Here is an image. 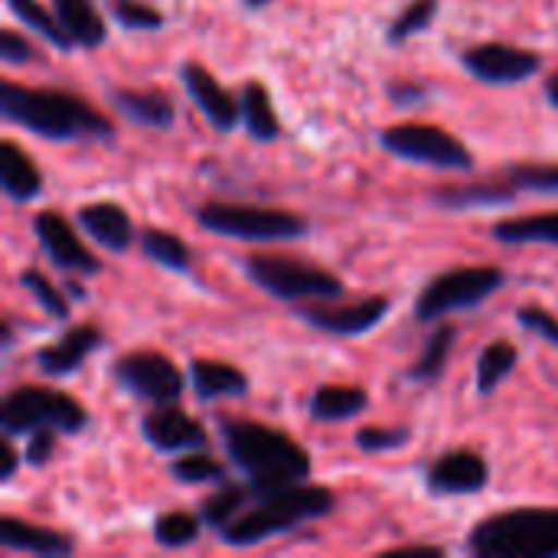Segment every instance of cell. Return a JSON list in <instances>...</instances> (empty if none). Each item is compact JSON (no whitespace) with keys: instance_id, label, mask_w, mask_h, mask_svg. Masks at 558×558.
<instances>
[{"instance_id":"1","label":"cell","mask_w":558,"mask_h":558,"mask_svg":"<svg viewBox=\"0 0 558 558\" xmlns=\"http://www.w3.org/2000/svg\"><path fill=\"white\" fill-rule=\"evenodd\" d=\"M0 114L46 141H111L114 124L85 98L62 88L0 82Z\"/></svg>"},{"instance_id":"2","label":"cell","mask_w":558,"mask_h":558,"mask_svg":"<svg viewBox=\"0 0 558 558\" xmlns=\"http://www.w3.org/2000/svg\"><path fill=\"white\" fill-rule=\"evenodd\" d=\"M222 445L235 471L255 487V494H275L311 477V454L288 432L262 422H222Z\"/></svg>"},{"instance_id":"3","label":"cell","mask_w":558,"mask_h":558,"mask_svg":"<svg viewBox=\"0 0 558 558\" xmlns=\"http://www.w3.org/2000/svg\"><path fill=\"white\" fill-rule=\"evenodd\" d=\"M337 507L333 494L317 484H298L275 494H255V500L219 533L226 546L248 549L258 543H268L275 536H284L311 520L330 517Z\"/></svg>"},{"instance_id":"4","label":"cell","mask_w":558,"mask_h":558,"mask_svg":"<svg viewBox=\"0 0 558 558\" xmlns=\"http://www.w3.org/2000/svg\"><path fill=\"white\" fill-rule=\"evenodd\" d=\"M468 549L481 558H558V507H517L471 530Z\"/></svg>"},{"instance_id":"5","label":"cell","mask_w":558,"mask_h":558,"mask_svg":"<svg viewBox=\"0 0 558 558\" xmlns=\"http://www.w3.org/2000/svg\"><path fill=\"white\" fill-rule=\"evenodd\" d=\"M39 428H52L59 435H78L88 428V412L78 399L52 386H20L7 392L0 405V432L16 438Z\"/></svg>"},{"instance_id":"6","label":"cell","mask_w":558,"mask_h":558,"mask_svg":"<svg viewBox=\"0 0 558 558\" xmlns=\"http://www.w3.org/2000/svg\"><path fill=\"white\" fill-rule=\"evenodd\" d=\"M245 278L262 288L265 294L284 304H307V301H333L343 294V281L320 265L291 258V255H268L255 252L242 262Z\"/></svg>"},{"instance_id":"7","label":"cell","mask_w":558,"mask_h":558,"mask_svg":"<svg viewBox=\"0 0 558 558\" xmlns=\"http://www.w3.org/2000/svg\"><path fill=\"white\" fill-rule=\"evenodd\" d=\"M196 219L206 232L242 239V242H291L307 235V219L288 209L252 206V203H219L209 199L196 209Z\"/></svg>"},{"instance_id":"8","label":"cell","mask_w":558,"mask_h":558,"mask_svg":"<svg viewBox=\"0 0 558 558\" xmlns=\"http://www.w3.org/2000/svg\"><path fill=\"white\" fill-rule=\"evenodd\" d=\"M504 284H507V275L497 265H461V268L441 271L422 288L415 301V320L435 324V320H445L448 314L471 311L484 304L490 294H497Z\"/></svg>"},{"instance_id":"9","label":"cell","mask_w":558,"mask_h":558,"mask_svg":"<svg viewBox=\"0 0 558 558\" xmlns=\"http://www.w3.org/2000/svg\"><path fill=\"white\" fill-rule=\"evenodd\" d=\"M379 144L409 163H425L435 170H458V173H471L477 167L474 154L464 147V141L438 124H425V121H402V124H389L379 131Z\"/></svg>"},{"instance_id":"10","label":"cell","mask_w":558,"mask_h":558,"mask_svg":"<svg viewBox=\"0 0 558 558\" xmlns=\"http://www.w3.org/2000/svg\"><path fill=\"white\" fill-rule=\"evenodd\" d=\"M114 383L131 392L134 399H144L150 405H167L180 402L183 396V369L160 350H131L114 360L111 366Z\"/></svg>"},{"instance_id":"11","label":"cell","mask_w":558,"mask_h":558,"mask_svg":"<svg viewBox=\"0 0 558 558\" xmlns=\"http://www.w3.org/2000/svg\"><path fill=\"white\" fill-rule=\"evenodd\" d=\"M392 311V301L386 294H369L363 301L350 304H330V301H307L298 304V317L307 320L320 333L333 337H360L383 324V317Z\"/></svg>"},{"instance_id":"12","label":"cell","mask_w":558,"mask_h":558,"mask_svg":"<svg viewBox=\"0 0 558 558\" xmlns=\"http://www.w3.org/2000/svg\"><path fill=\"white\" fill-rule=\"evenodd\" d=\"M464 69L487 85H520L543 69V56L510 43H477L461 56Z\"/></svg>"},{"instance_id":"13","label":"cell","mask_w":558,"mask_h":558,"mask_svg":"<svg viewBox=\"0 0 558 558\" xmlns=\"http://www.w3.org/2000/svg\"><path fill=\"white\" fill-rule=\"evenodd\" d=\"M33 232L46 252V258L59 268V271H69V275H82V278H92L101 271V262L88 252V245L78 239V232L72 229V222L56 213V209H43L33 216Z\"/></svg>"},{"instance_id":"14","label":"cell","mask_w":558,"mask_h":558,"mask_svg":"<svg viewBox=\"0 0 558 558\" xmlns=\"http://www.w3.org/2000/svg\"><path fill=\"white\" fill-rule=\"evenodd\" d=\"M141 435L150 448L163 451V454H186V451H203L209 435L206 428L186 415L177 402L167 405H154L144 418H141Z\"/></svg>"},{"instance_id":"15","label":"cell","mask_w":558,"mask_h":558,"mask_svg":"<svg viewBox=\"0 0 558 558\" xmlns=\"http://www.w3.org/2000/svg\"><path fill=\"white\" fill-rule=\"evenodd\" d=\"M180 82L193 105L203 111V118L216 131H235L242 124V101L199 62H183L180 65Z\"/></svg>"},{"instance_id":"16","label":"cell","mask_w":558,"mask_h":558,"mask_svg":"<svg viewBox=\"0 0 558 558\" xmlns=\"http://www.w3.org/2000/svg\"><path fill=\"white\" fill-rule=\"evenodd\" d=\"M425 484L438 497H468V494H481L490 484V468L477 451L454 448L428 464Z\"/></svg>"},{"instance_id":"17","label":"cell","mask_w":558,"mask_h":558,"mask_svg":"<svg viewBox=\"0 0 558 558\" xmlns=\"http://www.w3.org/2000/svg\"><path fill=\"white\" fill-rule=\"evenodd\" d=\"M105 343V333L92 324H75L69 327L56 343L43 347L36 353V366L43 376H52V379H62V376H72L98 347Z\"/></svg>"},{"instance_id":"18","label":"cell","mask_w":558,"mask_h":558,"mask_svg":"<svg viewBox=\"0 0 558 558\" xmlns=\"http://www.w3.org/2000/svg\"><path fill=\"white\" fill-rule=\"evenodd\" d=\"M0 546L10 553H26L39 558H65L75 553V539L62 530L26 523L20 517H0Z\"/></svg>"},{"instance_id":"19","label":"cell","mask_w":558,"mask_h":558,"mask_svg":"<svg viewBox=\"0 0 558 558\" xmlns=\"http://www.w3.org/2000/svg\"><path fill=\"white\" fill-rule=\"evenodd\" d=\"M111 105L118 114H124L128 121L141 128L167 131L177 121V105L163 88H114Z\"/></svg>"},{"instance_id":"20","label":"cell","mask_w":558,"mask_h":558,"mask_svg":"<svg viewBox=\"0 0 558 558\" xmlns=\"http://www.w3.org/2000/svg\"><path fill=\"white\" fill-rule=\"evenodd\" d=\"M75 219L108 252H124L134 242V222H131L128 209L118 206V203H108V199L88 203V206H82L75 213Z\"/></svg>"},{"instance_id":"21","label":"cell","mask_w":558,"mask_h":558,"mask_svg":"<svg viewBox=\"0 0 558 558\" xmlns=\"http://www.w3.org/2000/svg\"><path fill=\"white\" fill-rule=\"evenodd\" d=\"M520 193L510 186L507 177H490L477 183H451L432 190V203L441 209H490V206H507Z\"/></svg>"},{"instance_id":"22","label":"cell","mask_w":558,"mask_h":558,"mask_svg":"<svg viewBox=\"0 0 558 558\" xmlns=\"http://www.w3.org/2000/svg\"><path fill=\"white\" fill-rule=\"evenodd\" d=\"M0 186L10 203H29L43 193V173L33 157L10 137L0 141Z\"/></svg>"},{"instance_id":"23","label":"cell","mask_w":558,"mask_h":558,"mask_svg":"<svg viewBox=\"0 0 558 558\" xmlns=\"http://www.w3.org/2000/svg\"><path fill=\"white\" fill-rule=\"evenodd\" d=\"M190 386L193 392L203 399V402H216V399H239L248 392V376L232 366V363H222V360H209V356H199L190 363Z\"/></svg>"},{"instance_id":"24","label":"cell","mask_w":558,"mask_h":558,"mask_svg":"<svg viewBox=\"0 0 558 558\" xmlns=\"http://www.w3.org/2000/svg\"><path fill=\"white\" fill-rule=\"evenodd\" d=\"M369 405V392L363 386H347V383H327L311 396V418L333 425V422H350L363 415Z\"/></svg>"},{"instance_id":"25","label":"cell","mask_w":558,"mask_h":558,"mask_svg":"<svg viewBox=\"0 0 558 558\" xmlns=\"http://www.w3.org/2000/svg\"><path fill=\"white\" fill-rule=\"evenodd\" d=\"M239 101H242V124H245V131L252 134V141H258V144L278 141L281 121H278L275 105H271L268 85H265V82H245Z\"/></svg>"},{"instance_id":"26","label":"cell","mask_w":558,"mask_h":558,"mask_svg":"<svg viewBox=\"0 0 558 558\" xmlns=\"http://www.w3.org/2000/svg\"><path fill=\"white\" fill-rule=\"evenodd\" d=\"M52 10H56L59 23L65 26V33L72 36L75 46L95 49L108 39L105 20H101L95 0H52Z\"/></svg>"},{"instance_id":"27","label":"cell","mask_w":558,"mask_h":558,"mask_svg":"<svg viewBox=\"0 0 558 558\" xmlns=\"http://www.w3.org/2000/svg\"><path fill=\"white\" fill-rule=\"evenodd\" d=\"M490 235L504 245H558V209L504 219L490 229Z\"/></svg>"},{"instance_id":"28","label":"cell","mask_w":558,"mask_h":558,"mask_svg":"<svg viewBox=\"0 0 558 558\" xmlns=\"http://www.w3.org/2000/svg\"><path fill=\"white\" fill-rule=\"evenodd\" d=\"M454 343H458V327L454 324H438L435 333L425 340V350L418 353V360L409 366V379L412 383H438L451 363V353H454Z\"/></svg>"},{"instance_id":"29","label":"cell","mask_w":558,"mask_h":558,"mask_svg":"<svg viewBox=\"0 0 558 558\" xmlns=\"http://www.w3.org/2000/svg\"><path fill=\"white\" fill-rule=\"evenodd\" d=\"M252 500H255V487H252L248 481H245V484H229V481H222L219 490L209 494V497L203 500L199 517H203V523H206L209 530L222 533V530H226Z\"/></svg>"},{"instance_id":"30","label":"cell","mask_w":558,"mask_h":558,"mask_svg":"<svg viewBox=\"0 0 558 558\" xmlns=\"http://www.w3.org/2000/svg\"><path fill=\"white\" fill-rule=\"evenodd\" d=\"M7 3V10L26 26V29H33V33H39L46 43H52L56 49H75V43H72V36L65 33V26L59 23V16H56V10H46L39 0H3Z\"/></svg>"},{"instance_id":"31","label":"cell","mask_w":558,"mask_h":558,"mask_svg":"<svg viewBox=\"0 0 558 558\" xmlns=\"http://www.w3.org/2000/svg\"><path fill=\"white\" fill-rule=\"evenodd\" d=\"M520 363V350L510 340H494L481 350L477 356V392L490 396L497 386H504V379L517 369Z\"/></svg>"},{"instance_id":"32","label":"cell","mask_w":558,"mask_h":558,"mask_svg":"<svg viewBox=\"0 0 558 558\" xmlns=\"http://www.w3.org/2000/svg\"><path fill=\"white\" fill-rule=\"evenodd\" d=\"M141 252L167 271H190V262H193L190 245L180 235L157 229V226H147L141 232Z\"/></svg>"},{"instance_id":"33","label":"cell","mask_w":558,"mask_h":558,"mask_svg":"<svg viewBox=\"0 0 558 558\" xmlns=\"http://www.w3.org/2000/svg\"><path fill=\"white\" fill-rule=\"evenodd\" d=\"M199 533H203V517H193L186 510H170L154 520V539L163 549H183L196 543Z\"/></svg>"},{"instance_id":"34","label":"cell","mask_w":558,"mask_h":558,"mask_svg":"<svg viewBox=\"0 0 558 558\" xmlns=\"http://www.w3.org/2000/svg\"><path fill=\"white\" fill-rule=\"evenodd\" d=\"M438 7H441L438 0H409L405 10H399V16L389 23L386 39H389L392 46H402V43H409L412 36L425 33V29L432 26V20L438 16Z\"/></svg>"},{"instance_id":"35","label":"cell","mask_w":558,"mask_h":558,"mask_svg":"<svg viewBox=\"0 0 558 558\" xmlns=\"http://www.w3.org/2000/svg\"><path fill=\"white\" fill-rule=\"evenodd\" d=\"M170 477L177 484H222L226 481V468L213 458V454H177L170 461Z\"/></svg>"},{"instance_id":"36","label":"cell","mask_w":558,"mask_h":558,"mask_svg":"<svg viewBox=\"0 0 558 558\" xmlns=\"http://www.w3.org/2000/svg\"><path fill=\"white\" fill-rule=\"evenodd\" d=\"M504 177L517 193L558 196V163H510Z\"/></svg>"},{"instance_id":"37","label":"cell","mask_w":558,"mask_h":558,"mask_svg":"<svg viewBox=\"0 0 558 558\" xmlns=\"http://www.w3.org/2000/svg\"><path fill=\"white\" fill-rule=\"evenodd\" d=\"M20 284L33 294V301H36L52 320H69V298H65L62 288H56L39 268H23V271H20Z\"/></svg>"},{"instance_id":"38","label":"cell","mask_w":558,"mask_h":558,"mask_svg":"<svg viewBox=\"0 0 558 558\" xmlns=\"http://www.w3.org/2000/svg\"><path fill=\"white\" fill-rule=\"evenodd\" d=\"M114 20L124 26V29H134V33H154L163 26V13L150 3H141V0H108Z\"/></svg>"},{"instance_id":"39","label":"cell","mask_w":558,"mask_h":558,"mask_svg":"<svg viewBox=\"0 0 558 558\" xmlns=\"http://www.w3.org/2000/svg\"><path fill=\"white\" fill-rule=\"evenodd\" d=\"M412 441V432L402 425H369L356 432V448L366 454H386V451H399Z\"/></svg>"},{"instance_id":"40","label":"cell","mask_w":558,"mask_h":558,"mask_svg":"<svg viewBox=\"0 0 558 558\" xmlns=\"http://www.w3.org/2000/svg\"><path fill=\"white\" fill-rule=\"evenodd\" d=\"M517 320H520V327H526V330L539 333L543 340H549L553 347H558V317L553 314V311L536 307V304H526V307H520V311H517Z\"/></svg>"},{"instance_id":"41","label":"cell","mask_w":558,"mask_h":558,"mask_svg":"<svg viewBox=\"0 0 558 558\" xmlns=\"http://www.w3.org/2000/svg\"><path fill=\"white\" fill-rule=\"evenodd\" d=\"M56 435L52 428H39V432H29L26 435V448H23V464L29 468H43L52 461V451H56Z\"/></svg>"},{"instance_id":"42","label":"cell","mask_w":558,"mask_h":558,"mask_svg":"<svg viewBox=\"0 0 558 558\" xmlns=\"http://www.w3.org/2000/svg\"><path fill=\"white\" fill-rule=\"evenodd\" d=\"M0 59L7 65H26V62H36V49L26 43V36L13 33V29H0Z\"/></svg>"},{"instance_id":"43","label":"cell","mask_w":558,"mask_h":558,"mask_svg":"<svg viewBox=\"0 0 558 558\" xmlns=\"http://www.w3.org/2000/svg\"><path fill=\"white\" fill-rule=\"evenodd\" d=\"M389 98L396 105H415V101L425 98V88L422 85H412V82H392L389 85Z\"/></svg>"},{"instance_id":"44","label":"cell","mask_w":558,"mask_h":558,"mask_svg":"<svg viewBox=\"0 0 558 558\" xmlns=\"http://www.w3.org/2000/svg\"><path fill=\"white\" fill-rule=\"evenodd\" d=\"M0 454H3L0 484H10V481H13V474H16V468H20V461H23V454L10 445V435H3V441H0Z\"/></svg>"},{"instance_id":"45","label":"cell","mask_w":558,"mask_h":558,"mask_svg":"<svg viewBox=\"0 0 558 558\" xmlns=\"http://www.w3.org/2000/svg\"><path fill=\"white\" fill-rule=\"evenodd\" d=\"M389 558L399 556H445L441 546H425V543H412V546H396V549H386Z\"/></svg>"},{"instance_id":"46","label":"cell","mask_w":558,"mask_h":558,"mask_svg":"<svg viewBox=\"0 0 558 558\" xmlns=\"http://www.w3.org/2000/svg\"><path fill=\"white\" fill-rule=\"evenodd\" d=\"M546 101L558 108V72H553L549 78H546Z\"/></svg>"},{"instance_id":"47","label":"cell","mask_w":558,"mask_h":558,"mask_svg":"<svg viewBox=\"0 0 558 558\" xmlns=\"http://www.w3.org/2000/svg\"><path fill=\"white\" fill-rule=\"evenodd\" d=\"M245 7H252V10H262V7H268L271 0H242Z\"/></svg>"}]
</instances>
